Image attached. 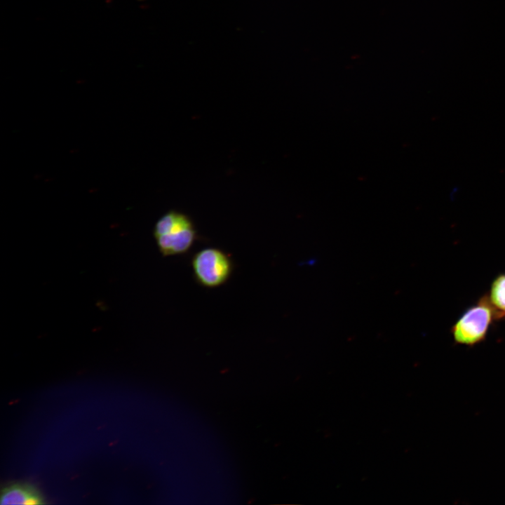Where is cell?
<instances>
[{"mask_svg": "<svg viewBox=\"0 0 505 505\" xmlns=\"http://www.w3.org/2000/svg\"><path fill=\"white\" fill-rule=\"evenodd\" d=\"M153 235L163 257L187 253L197 239V231L191 219L186 214L170 210L156 222Z\"/></svg>", "mask_w": 505, "mask_h": 505, "instance_id": "cell-1", "label": "cell"}, {"mask_svg": "<svg viewBox=\"0 0 505 505\" xmlns=\"http://www.w3.org/2000/svg\"><path fill=\"white\" fill-rule=\"evenodd\" d=\"M191 264L196 283L207 288H215L225 284L234 269L230 255L213 247L196 252L191 258Z\"/></svg>", "mask_w": 505, "mask_h": 505, "instance_id": "cell-2", "label": "cell"}, {"mask_svg": "<svg viewBox=\"0 0 505 505\" xmlns=\"http://www.w3.org/2000/svg\"><path fill=\"white\" fill-rule=\"evenodd\" d=\"M494 318L495 314L487 297H483L477 304L469 308L452 326L454 341L469 346L482 342Z\"/></svg>", "mask_w": 505, "mask_h": 505, "instance_id": "cell-3", "label": "cell"}, {"mask_svg": "<svg viewBox=\"0 0 505 505\" xmlns=\"http://www.w3.org/2000/svg\"><path fill=\"white\" fill-rule=\"evenodd\" d=\"M0 504H44L40 492L27 483H13L3 488Z\"/></svg>", "mask_w": 505, "mask_h": 505, "instance_id": "cell-4", "label": "cell"}, {"mask_svg": "<svg viewBox=\"0 0 505 505\" xmlns=\"http://www.w3.org/2000/svg\"><path fill=\"white\" fill-rule=\"evenodd\" d=\"M487 297L494 310L495 318H505V274L495 278Z\"/></svg>", "mask_w": 505, "mask_h": 505, "instance_id": "cell-5", "label": "cell"}]
</instances>
